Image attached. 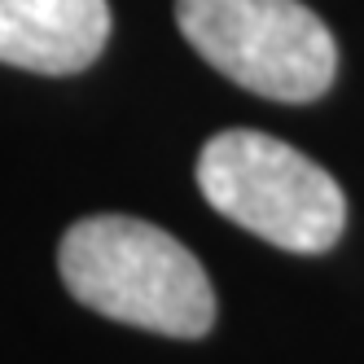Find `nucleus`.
<instances>
[{"label": "nucleus", "instance_id": "1", "mask_svg": "<svg viewBox=\"0 0 364 364\" xmlns=\"http://www.w3.org/2000/svg\"><path fill=\"white\" fill-rule=\"evenodd\" d=\"M66 290L110 321L167 338H202L215 325V290L202 264L159 224L88 215L58 246Z\"/></svg>", "mask_w": 364, "mask_h": 364}, {"label": "nucleus", "instance_id": "2", "mask_svg": "<svg viewBox=\"0 0 364 364\" xmlns=\"http://www.w3.org/2000/svg\"><path fill=\"white\" fill-rule=\"evenodd\" d=\"M198 189L224 220L294 255L333 250L347 224L338 180L294 145L250 127H228L202 145Z\"/></svg>", "mask_w": 364, "mask_h": 364}, {"label": "nucleus", "instance_id": "3", "mask_svg": "<svg viewBox=\"0 0 364 364\" xmlns=\"http://www.w3.org/2000/svg\"><path fill=\"white\" fill-rule=\"evenodd\" d=\"M176 22L220 75L268 101H316L338 75L329 27L299 0H176Z\"/></svg>", "mask_w": 364, "mask_h": 364}, {"label": "nucleus", "instance_id": "4", "mask_svg": "<svg viewBox=\"0 0 364 364\" xmlns=\"http://www.w3.org/2000/svg\"><path fill=\"white\" fill-rule=\"evenodd\" d=\"M110 40L106 0H0V62L36 75H75Z\"/></svg>", "mask_w": 364, "mask_h": 364}]
</instances>
